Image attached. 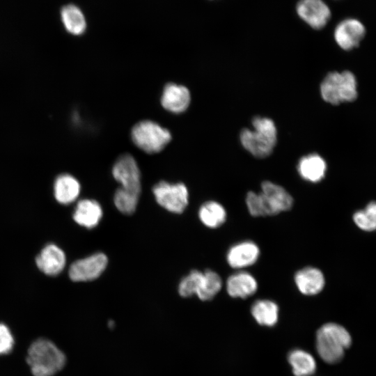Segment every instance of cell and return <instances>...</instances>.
Listing matches in <instances>:
<instances>
[{"label": "cell", "mask_w": 376, "mask_h": 376, "mask_svg": "<svg viewBox=\"0 0 376 376\" xmlns=\"http://www.w3.org/2000/svg\"><path fill=\"white\" fill-rule=\"evenodd\" d=\"M152 193L157 203L171 212L182 213L189 203L188 189L182 182L160 181L152 187Z\"/></svg>", "instance_id": "cell-6"}, {"label": "cell", "mask_w": 376, "mask_h": 376, "mask_svg": "<svg viewBox=\"0 0 376 376\" xmlns=\"http://www.w3.org/2000/svg\"><path fill=\"white\" fill-rule=\"evenodd\" d=\"M139 197V195L120 187L114 194L113 202L121 213L132 214L136 210Z\"/></svg>", "instance_id": "cell-27"}, {"label": "cell", "mask_w": 376, "mask_h": 376, "mask_svg": "<svg viewBox=\"0 0 376 376\" xmlns=\"http://www.w3.org/2000/svg\"><path fill=\"white\" fill-rule=\"evenodd\" d=\"M251 313L260 325L273 327L278 322L279 308L274 301L258 299L252 304Z\"/></svg>", "instance_id": "cell-20"}, {"label": "cell", "mask_w": 376, "mask_h": 376, "mask_svg": "<svg viewBox=\"0 0 376 376\" xmlns=\"http://www.w3.org/2000/svg\"><path fill=\"white\" fill-rule=\"evenodd\" d=\"M222 280L215 272L207 269L203 272L202 283L196 296L202 301L212 299L221 290Z\"/></svg>", "instance_id": "cell-24"}, {"label": "cell", "mask_w": 376, "mask_h": 376, "mask_svg": "<svg viewBox=\"0 0 376 376\" xmlns=\"http://www.w3.org/2000/svg\"><path fill=\"white\" fill-rule=\"evenodd\" d=\"M108 259L103 253H95L74 262L69 268V276L73 281H90L98 278L104 271Z\"/></svg>", "instance_id": "cell-8"}, {"label": "cell", "mask_w": 376, "mask_h": 376, "mask_svg": "<svg viewBox=\"0 0 376 376\" xmlns=\"http://www.w3.org/2000/svg\"><path fill=\"white\" fill-rule=\"evenodd\" d=\"M261 192L276 214L290 210L293 205L292 196L283 187L264 181L261 184Z\"/></svg>", "instance_id": "cell-16"}, {"label": "cell", "mask_w": 376, "mask_h": 376, "mask_svg": "<svg viewBox=\"0 0 376 376\" xmlns=\"http://www.w3.org/2000/svg\"><path fill=\"white\" fill-rule=\"evenodd\" d=\"M61 18L65 30L70 34L79 36L84 33L86 19L82 11L75 5L64 6L61 10Z\"/></svg>", "instance_id": "cell-22"}, {"label": "cell", "mask_w": 376, "mask_h": 376, "mask_svg": "<svg viewBox=\"0 0 376 376\" xmlns=\"http://www.w3.org/2000/svg\"><path fill=\"white\" fill-rule=\"evenodd\" d=\"M226 289L231 297L246 299L257 291L258 283L250 273L237 272L227 279Z\"/></svg>", "instance_id": "cell-15"}, {"label": "cell", "mask_w": 376, "mask_h": 376, "mask_svg": "<svg viewBox=\"0 0 376 376\" xmlns=\"http://www.w3.org/2000/svg\"><path fill=\"white\" fill-rule=\"evenodd\" d=\"M131 138L133 143L143 151L157 153L162 150L171 140L170 132L149 120L139 122L132 129Z\"/></svg>", "instance_id": "cell-5"}, {"label": "cell", "mask_w": 376, "mask_h": 376, "mask_svg": "<svg viewBox=\"0 0 376 376\" xmlns=\"http://www.w3.org/2000/svg\"><path fill=\"white\" fill-rule=\"evenodd\" d=\"M13 335L7 325L0 323V355L10 353L14 346Z\"/></svg>", "instance_id": "cell-29"}, {"label": "cell", "mask_w": 376, "mask_h": 376, "mask_svg": "<svg viewBox=\"0 0 376 376\" xmlns=\"http://www.w3.org/2000/svg\"><path fill=\"white\" fill-rule=\"evenodd\" d=\"M353 221L358 228L364 231L376 230V202L369 203L364 209L353 214Z\"/></svg>", "instance_id": "cell-26"}, {"label": "cell", "mask_w": 376, "mask_h": 376, "mask_svg": "<svg viewBox=\"0 0 376 376\" xmlns=\"http://www.w3.org/2000/svg\"><path fill=\"white\" fill-rule=\"evenodd\" d=\"M246 205L249 212L253 217L275 215L273 210L261 192L249 191L246 196Z\"/></svg>", "instance_id": "cell-25"}, {"label": "cell", "mask_w": 376, "mask_h": 376, "mask_svg": "<svg viewBox=\"0 0 376 376\" xmlns=\"http://www.w3.org/2000/svg\"><path fill=\"white\" fill-rule=\"evenodd\" d=\"M296 10L299 17L315 29H322L331 15L329 7L322 0H299Z\"/></svg>", "instance_id": "cell-10"}, {"label": "cell", "mask_w": 376, "mask_h": 376, "mask_svg": "<svg viewBox=\"0 0 376 376\" xmlns=\"http://www.w3.org/2000/svg\"><path fill=\"white\" fill-rule=\"evenodd\" d=\"M366 35L363 23L355 18H347L338 24L334 30V39L344 50L357 47Z\"/></svg>", "instance_id": "cell-9"}, {"label": "cell", "mask_w": 376, "mask_h": 376, "mask_svg": "<svg viewBox=\"0 0 376 376\" xmlns=\"http://www.w3.org/2000/svg\"><path fill=\"white\" fill-rule=\"evenodd\" d=\"M65 263V253L54 244L45 246L36 258L39 269L49 276H56L61 273Z\"/></svg>", "instance_id": "cell-13"}, {"label": "cell", "mask_w": 376, "mask_h": 376, "mask_svg": "<svg viewBox=\"0 0 376 376\" xmlns=\"http://www.w3.org/2000/svg\"><path fill=\"white\" fill-rule=\"evenodd\" d=\"M191 100L190 92L182 85L174 83L166 84L161 96V104L167 111L180 113L189 107Z\"/></svg>", "instance_id": "cell-12"}, {"label": "cell", "mask_w": 376, "mask_h": 376, "mask_svg": "<svg viewBox=\"0 0 376 376\" xmlns=\"http://www.w3.org/2000/svg\"><path fill=\"white\" fill-rule=\"evenodd\" d=\"M64 352L52 341L38 338L29 346L26 361L33 376H53L66 364Z\"/></svg>", "instance_id": "cell-1"}, {"label": "cell", "mask_w": 376, "mask_h": 376, "mask_svg": "<svg viewBox=\"0 0 376 376\" xmlns=\"http://www.w3.org/2000/svg\"><path fill=\"white\" fill-rule=\"evenodd\" d=\"M72 217L77 224L90 229L99 224L102 217V210L96 201L82 199L77 203Z\"/></svg>", "instance_id": "cell-17"}, {"label": "cell", "mask_w": 376, "mask_h": 376, "mask_svg": "<svg viewBox=\"0 0 376 376\" xmlns=\"http://www.w3.org/2000/svg\"><path fill=\"white\" fill-rule=\"evenodd\" d=\"M297 171L304 180L311 182H318L325 175L327 164L319 155L309 154L299 159Z\"/></svg>", "instance_id": "cell-18"}, {"label": "cell", "mask_w": 376, "mask_h": 376, "mask_svg": "<svg viewBox=\"0 0 376 376\" xmlns=\"http://www.w3.org/2000/svg\"><path fill=\"white\" fill-rule=\"evenodd\" d=\"M203 278V272L194 269L185 276L178 285V292L182 297H189L198 292Z\"/></svg>", "instance_id": "cell-28"}, {"label": "cell", "mask_w": 376, "mask_h": 376, "mask_svg": "<svg viewBox=\"0 0 376 376\" xmlns=\"http://www.w3.org/2000/svg\"><path fill=\"white\" fill-rule=\"evenodd\" d=\"M253 130L243 129L240 134L242 146L254 157L263 158L269 155L276 143L277 132L272 120L255 117Z\"/></svg>", "instance_id": "cell-3"}, {"label": "cell", "mask_w": 376, "mask_h": 376, "mask_svg": "<svg viewBox=\"0 0 376 376\" xmlns=\"http://www.w3.org/2000/svg\"><path fill=\"white\" fill-rule=\"evenodd\" d=\"M226 216L224 207L214 201L204 203L198 210L199 219L203 225L210 228L222 226L226 220Z\"/></svg>", "instance_id": "cell-23"}, {"label": "cell", "mask_w": 376, "mask_h": 376, "mask_svg": "<svg viewBox=\"0 0 376 376\" xmlns=\"http://www.w3.org/2000/svg\"><path fill=\"white\" fill-rule=\"evenodd\" d=\"M351 343L352 338L347 329L334 322L322 325L316 332V350L327 363L339 362Z\"/></svg>", "instance_id": "cell-2"}, {"label": "cell", "mask_w": 376, "mask_h": 376, "mask_svg": "<svg viewBox=\"0 0 376 376\" xmlns=\"http://www.w3.org/2000/svg\"><path fill=\"white\" fill-rule=\"evenodd\" d=\"M112 175L122 188L140 195L141 174L135 159L130 154L120 156L112 168Z\"/></svg>", "instance_id": "cell-7"}, {"label": "cell", "mask_w": 376, "mask_h": 376, "mask_svg": "<svg viewBox=\"0 0 376 376\" xmlns=\"http://www.w3.org/2000/svg\"><path fill=\"white\" fill-rule=\"evenodd\" d=\"M322 99L336 105L352 102L357 97V84L354 74L350 71L329 72L320 85Z\"/></svg>", "instance_id": "cell-4"}, {"label": "cell", "mask_w": 376, "mask_h": 376, "mask_svg": "<svg viewBox=\"0 0 376 376\" xmlns=\"http://www.w3.org/2000/svg\"><path fill=\"white\" fill-rule=\"evenodd\" d=\"M260 249L252 241H243L232 246L226 254L229 266L234 269H243L253 265L258 259Z\"/></svg>", "instance_id": "cell-11"}, {"label": "cell", "mask_w": 376, "mask_h": 376, "mask_svg": "<svg viewBox=\"0 0 376 376\" xmlns=\"http://www.w3.org/2000/svg\"><path fill=\"white\" fill-rule=\"evenodd\" d=\"M295 283L299 291L307 296L320 293L325 285L322 271L314 267H305L295 274Z\"/></svg>", "instance_id": "cell-14"}, {"label": "cell", "mask_w": 376, "mask_h": 376, "mask_svg": "<svg viewBox=\"0 0 376 376\" xmlns=\"http://www.w3.org/2000/svg\"><path fill=\"white\" fill-rule=\"evenodd\" d=\"M80 188L79 181L74 176L67 173L61 174L54 182V197L61 204H70L79 196Z\"/></svg>", "instance_id": "cell-19"}, {"label": "cell", "mask_w": 376, "mask_h": 376, "mask_svg": "<svg viewBox=\"0 0 376 376\" xmlns=\"http://www.w3.org/2000/svg\"><path fill=\"white\" fill-rule=\"evenodd\" d=\"M288 361L295 376H311L316 370V361L309 352L295 349L288 355Z\"/></svg>", "instance_id": "cell-21"}]
</instances>
